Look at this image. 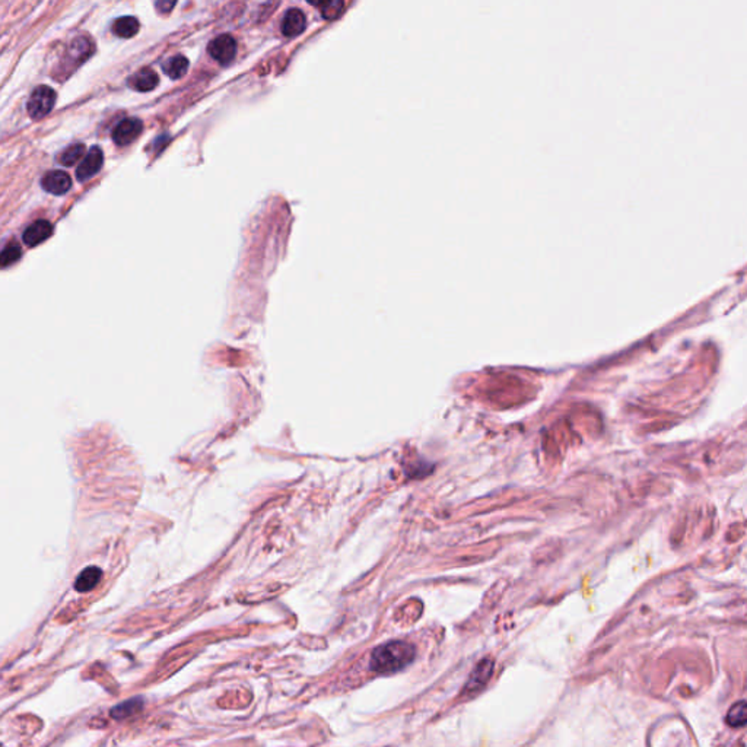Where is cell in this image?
Instances as JSON below:
<instances>
[{"label":"cell","mask_w":747,"mask_h":747,"mask_svg":"<svg viewBox=\"0 0 747 747\" xmlns=\"http://www.w3.org/2000/svg\"><path fill=\"white\" fill-rule=\"evenodd\" d=\"M415 660V647L409 642L393 641L378 647L372 656L370 665L379 674H391L403 670Z\"/></svg>","instance_id":"cell-1"},{"label":"cell","mask_w":747,"mask_h":747,"mask_svg":"<svg viewBox=\"0 0 747 747\" xmlns=\"http://www.w3.org/2000/svg\"><path fill=\"white\" fill-rule=\"evenodd\" d=\"M54 104H56V92H54V89L47 85H39L33 91L28 104H26V110H28L31 118L39 120L53 110Z\"/></svg>","instance_id":"cell-2"},{"label":"cell","mask_w":747,"mask_h":747,"mask_svg":"<svg viewBox=\"0 0 747 747\" xmlns=\"http://www.w3.org/2000/svg\"><path fill=\"white\" fill-rule=\"evenodd\" d=\"M209 54L218 63H221L224 66L229 64L231 62L234 60L235 54H237L235 39L231 35H228V34L216 37L215 39H212L210 44H209Z\"/></svg>","instance_id":"cell-3"},{"label":"cell","mask_w":747,"mask_h":747,"mask_svg":"<svg viewBox=\"0 0 747 747\" xmlns=\"http://www.w3.org/2000/svg\"><path fill=\"white\" fill-rule=\"evenodd\" d=\"M104 164V155L101 147L93 146L89 149V152L85 155V158L80 162L76 170V179L79 181H88L93 175H97Z\"/></svg>","instance_id":"cell-4"},{"label":"cell","mask_w":747,"mask_h":747,"mask_svg":"<svg viewBox=\"0 0 747 747\" xmlns=\"http://www.w3.org/2000/svg\"><path fill=\"white\" fill-rule=\"evenodd\" d=\"M142 127L143 125L139 118L130 117V118L121 120L120 123H117V126L113 129V133H111L113 141L120 146L129 145L141 134Z\"/></svg>","instance_id":"cell-5"},{"label":"cell","mask_w":747,"mask_h":747,"mask_svg":"<svg viewBox=\"0 0 747 747\" xmlns=\"http://www.w3.org/2000/svg\"><path fill=\"white\" fill-rule=\"evenodd\" d=\"M492 672H494V661L489 658L482 660L470 674L469 682L466 683V687H465L466 694H476V692L482 690L489 682V678H491Z\"/></svg>","instance_id":"cell-6"},{"label":"cell","mask_w":747,"mask_h":747,"mask_svg":"<svg viewBox=\"0 0 747 747\" xmlns=\"http://www.w3.org/2000/svg\"><path fill=\"white\" fill-rule=\"evenodd\" d=\"M42 186L43 188L46 190V192L51 193V195H56V196H62L64 193H67L72 187V180H71V175L66 174L64 171H50L47 172L43 180H42Z\"/></svg>","instance_id":"cell-7"},{"label":"cell","mask_w":747,"mask_h":747,"mask_svg":"<svg viewBox=\"0 0 747 747\" xmlns=\"http://www.w3.org/2000/svg\"><path fill=\"white\" fill-rule=\"evenodd\" d=\"M307 26V19L304 12L300 9H289L285 13L282 19V34L285 37H298L301 33H304Z\"/></svg>","instance_id":"cell-8"},{"label":"cell","mask_w":747,"mask_h":747,"mask_svg":"<svg viewBox=\"0 0 747 747\" xmlns=\"http://www.w3.org/2000/svg\"><path fill=\"white\" fill-rule=\"evenodd\" d=\"M51 233H53V226L48 221H44V219L35 221L24 231L22 240L25 246L35 247L38 246V244L46 241L51 235Z\"/></svg>","instance_id":"cell-9"},{"label":"cell","mask_w":747,"mask_h":747,"mask_svg":"<svg viewBox=\"0 0 747 747\" xmlns=\"http://www.w3.org/2000/svg\"><path fill=\"white\" fill-rule=\"evenodd\" d=\"M159 84V78H158V73L152 69H142L139 72H136L130 79H129V85L134 89V91H139V92H149L152 91L158 87Z\"/></svg>","instance_id":"cell-10"},{"label":"cell","mask_w":747,"mask_h":747,"mask_svg":"<svg viewBox=\"0 0 747 747\" xmlns=\"http://www.w3.org/2000/svg\"><path fill=\"white\" fill-rule=\"evenodd\" d=\"M102 571L98 566H88L80 573L75 581V588L79 593H88L98 586Z\"/></svg>","instance_id":"cell-11"},{"label":"cell","mask_w":747,"mask_h":747,"mask_svg":"<svg viewBox=\"0 0 747 747\" xmlns=\"http://www.w3.org/2000/svg\"><path fill=\"white\" fill-rule=\"evenodd\" d=\"M139 21L134 17H121L113 24V33L120 38H132L139 33Z\"/></svg>","instance_id":"cell-12"},{"label":"cell","mask_w":747,"mask_h":747,"mask_svg":"<svg viewBox=\"0 0 747 747\" xmlns=\"http://www.w3.org/2000/svg\"><path fill=\"white\" fill-rule=\"evenodd\" d=\"M84 158H85V145L75 143V145L67 146L64 151L59 155L57 159H59V162L62 165L72 167V165L78 164L79 161L82 162Z\"/></svg>","instance_id":"cell-13"},{"label":"cell","mask_w":747,"mask_h":747,"mask_svg":"<svg viewBox=\"0 0 747 747\" xmlns=\"http://www.w3.org/2000/svg\"><path fill=\"white\" fill-rule=\"evenodd\" d=\"M162 67H164V72L171 79H180L188 71V60L184 56H181V54H179V56L168 59Z\"/></svg>","instance_id":"cell-14"},{"label":"cell","mask_w":747,"mask_h":747,"mask_svg":"<svg viewBox=\"0 0 747 747\" xmlns=\"http://www.w3.org/2000/svg\"><path fill=\"white\" fill-rule=\"evenodd\" d=\"M726 721L730 727H743L747 724V701L735 703L730 708Z\"/></svg>","instance_id":"cell-15"},{"label":"cell","mask_w":747,"mask_h":747,"mask_svg":"<svg viewBox=\"0 0 747 747\" xmlns=\"http://www.w3.org/2000/svg\"><path fill=\"white\" fill-rule=\"evenodd\" d=\"M142 699L139 698H134V699H130V701H126L123 703H120L117 706H114V708L111 710V717L116 718V719H123V718H127L130 715H133L134 712H138L141 708H142Z\"/></svg>","instance_id":"cell-16"},{"label":"cell","mask_w":747,"mask_h":747,"mask_svg":"<svg viewBox=\"0 0 747 747\" xmlns=\"http://www.w3.org/2000/svg\"><path fill=\"white\" fill-rule=\"evenodd\" d=\"M316 6L321 10L323 17L327 19L337 18L345 9L343 2H321V3H316Z\"/></svg>","instance_id":"cell-17"},{"label":"cell","mask_w":747,"mask_h":747,"mask_svg":"<svg viewBox=\"0 0 747 747\" xmlns=\"http://www.w3.org/2000/svg\"><path fill=\"white\" fill-rule=\"evenodd\" d=\"M21 255H22V250L18 244H12V242L8 244L2 251V255H0L2 257V266L8 267L13 263H17L21 259Z\"/></svg>","instance_id":"cell-18"},{"label":"cell","mask_w":747,"mask_h":747,"mask_svg":"<svg viewBox=\"0 0 747 747\" xmlns=\"http://www.w3.org/2000/svg\"><path fill=\"white\" fill-rule=\"evenodd\" d=\"M174 6H175L174 2H168V3H165V2H164V3L158 2V3H156V8H158V10H159L161 13H162V12H170V9H172Z\"/></svg>","instance_id":"cell-19"}]
</instances>
